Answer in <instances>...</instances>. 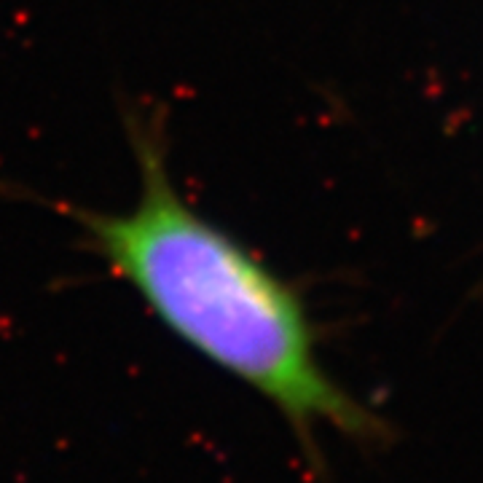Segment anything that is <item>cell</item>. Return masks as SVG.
Instances as JSON below:
<instances>
[{"label": "cell", "instance_id": "cell-1", "mask_svg": "<svg viewBox=\"0 0 483 483\" xmlns=\"http://www.w3.org/2000/svg\"><path fill=\"white\" fill-rule=\"evenodd\" d=\"M121 118L137 170L132 204H51L75 226L84 250L180 344L271 403L309 470L325 473L320 427L357 443L387 438L384 419L320 363L298 287L180 191L170 167L167 110L129 102Z\"/></svg>", "mask_w": 483, "mask_h": 483}]
</instances>
